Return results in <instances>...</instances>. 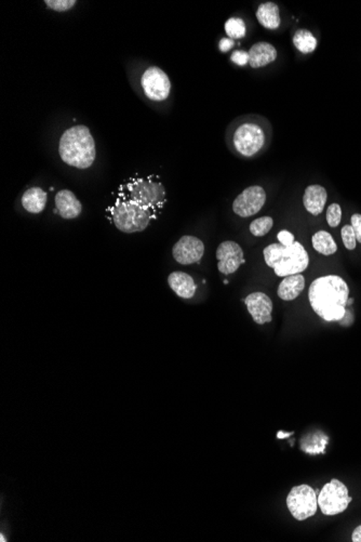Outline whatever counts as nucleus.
<instances>
[{"instance_id":"obj_1","label":"nucleus","mask_w":361,"mask_h":542,"mask_svg":"<svg viewBox=\"0 0 361 542\" xmlns=\"http://www.w3.org/2000/svg\"><path fill=\"white\" fill-rule=\"evenodd\" d=\"M309 298L319 317L326 321H340L346 314L350 288L340 276H323L311 283Z\"/></svg>"},{"instance_id":"obj_2","label":"nucleus","mask_w":361,"mask_h":542,"mask_svg":"<svg viewBox=\"0 0 361 542\" xmlns=\"http://www.w3.org/2000/svg\"><path fill=\"white\" fill-rule=\"evenodd\" d=\"M59 154L69 166L87 169L95 160V142L88 127L77 125L67 129L59 139Z\"/></svg>"},{"instance_id":"obj_3","label":"nucleus","mask_w":361,"mask_h":542,"mask_svg":"<svg viewBox=\"0 0 361 542\" xmlns=\"http://www.w3.org/2000/svg\"><path fill=\"white\" fill-rule=\"evenodd\" d=\"M117 197L136 202L157 218L166 204V190L160 181L148 178H131L119 186Z\"/></svg>"},{"instance_id":"obj_4","label":"nucleus","mask_w":361,"mask_h":542,"mask_svg":"<svg viewBox=\"0 0 361 542\" xmlns=\"http://www.w3.org/2000/svg\"><path fill=\"white\" fill-rule=\"evenodd\" d=\"M264 260L279 277L304 272L309 264V253L301 243L290 246L271 244L264 249Z\"/></svg>"},{"instance_id":"obj_5","label":"nucleus","mask_w":361,"mask_h":542,"mask_svg":"<svg viewBox=\"0 0 361 542\" xmlns=\"http://www.w3.org/2000/svg\"><path fill=\"white\" fill-rule=\"evenodd\" d=\"M111 220L119 231L131 234L142 232L156 216L150 210L130 200L117 197L112 207L108 208Z\"/></svg>"},{"instance_id":"obj_6","label":"nucleus","mask_w":361,"mask_h":542,"mask_svg":"<svg viewBox=\"0 0 361 542\" xmlns=\"http://www.w3.org/2000/svg\"><path fill=\"white\" fill-rule=\"evenodd\" d=\"M352 500L346 486L337 478H333L321 489L318 506L325 515H337L344 512Z\"/></svg>"},{"instance_id":"obj_7","label":"nucleus","mask_w":361,"mask_h":542,"mask_svg":"<svg viewBox=\"0 0 361 542\" xmlns=\"http://www.w3.org/2000/svg\"><path fill=\"white\" fill-rule=\"evenodd\" d=\"M287 506L295 520L305 521L316 514L318 497L311 486H295L288 495Z\"/></svg>"},{"instance_id":"obj_8","label":"nucleus","mask_w":361,"mask_h":542,"mask_svg":"<svg viewBox=\"0 0 361 542\" xmlns=\"http://www.w3.org/2000/svg\"><path fill=\"white\" fill-rule=\"evenodd\" d=\"M265 132L260 125L246 123L237 127L233 136V146L243 158H252L263 148Z\"/></svg>"},{"instance_id":"obj_9","label":"nucleus","mask_w":361,"mask_h":542,"mask_svg":"<svg viewBox=\"0 0 361 542\" xmlns=\"http://www.w3.org/2000/svg\"><path fill=\"white\" fill-rule=\"evenodd\" d=\"M141 85L146 97L156 102L166 100L171 91L169 77L157 67H150L143 73Z\"/></svg>"},{"instance_id":"obj_10","label":"nucleus","mask_w":361,"mask_h":542,"mask_svg":"<svg viewBox=\"0 0 361 542\" xmlns=\"http://www.w3.org/2000/svg\"><path fill=\"white\" fill-rule=\"evenodd\" d=\"M267 202V193L262 186H253L246 188L233 202V211L241 218L255 216Z\"/></svg>"},{"instance_id":"obj_11","label":"nucleus","mask_w":361,"mask_h":542,"mask_svg":"<svg viewBox=\"0 0 361 542\" xmlns=\"http://www.w3.org/2000/svg\"><path fill=\"white\" fill-rule=\"evenodd\" d=\"M204 245L195 236H183L176 242L172 249V256L178 263L188 265L197 263L204 257Z\"/></svg>"},{"instance_id":"obj_12","label":"nucleus","mask_w":361,"mask_h":542,"mask_svg":"<svg viewBox=\"0 0 361 542\" xmlns=\"http://www.w3.org/2000/svg\"><path fill=\"white\" fill-rule=\"evenodd\" d=\"M216 259L219 261L218 269L224 275L235 273L246 262L243 249L232 240H226L219 246L216 250Z\"/></svg>"},{"instance_id":"obj_13","label":"nucleus","mask_w":361,"mask_h":542,"mask_svg":"<svg viewBox=\"0 0 361 542\" xmlns=\"http://www.w3.org/2000/svg\"><path fill=\"white\" fill-rule=\"evenodd\" d=\"M245 303L255 323L259 325L271 323L273 319V303L269 296L263 293H253L246 298Z\"/></svg>"},{"instance_id":"obj_14","label":"nucleus","mask_w":361,"mask_h":542,"mask_svg":"<svg viewBox=\"0 0 361 542\" xmlns=\"http://www.w3.org/2000/svg\"><path fill=\"white\" fill-rule=\"evenodd\" d=\"M55 207L63 219H76L81 214L83 206L74 193L69 190H59L55 195Z\"/></svg>"},{"instance_id":"obj_15","label":"nucleus","mask_w":361,"mask_h":542,"mask_svg":"<svg viewBox=\"0 0 361 542\" xmlns=\"http://www.w3.org/2000/svg\"><path fill=\"white\" fill-rule=\"evenodd\" d=\"M277 59V50L271 43L261 41L252 46L249 51V64L252 69H260L273 63Z\"/></svg>"},{"instance_id":"obj_16","label":"nucleus","mask_w":361,"mask_h":542,"mask_svg":"<svg viewBox=\"0 0 361 542\" xmlns=\"http://www.w3.org/2000/svg\"><path fill=\"white\" fill-rule=\"evenodd\" d=\"M327 200H328V194L326 188L315 184V186H307L303 197V204L309 214L319 216L325 209Z\"/></svg>"},{"instance_id":"obj_17","label":"nucleus","mask_w":361,"mask_h":542,"mask_svg":"<svg viewBox=\"0 0 361 542\" xmlns=\"http://www.w3.org/2000/svg\"><path fill=\"white\" fill-rule=\"evenodd\" d=\"M168 284L172 291L180 298L183 299H190L195 295L196 286L195 281L192 279V276L188 275L184 272H174L168 277Z\"/></svg>"},{"instance_id":"obj_18","label":"nucleus","mask_w":361,"mask_h":542,"mask_svg":"<svg viewBox=\"0 0 361 542\" xmlns=\"http://www.w3.org/2000/svg\"><path fill=\"white\" fill-rule=\"evenodd\" d=\"M305 287V279L302 274L287 276L278 287V297L283 301H292L297 299Z\"/></svg>"},{"instance_id":"obj_19","label":"nucleus","mask_w":361,"mask_h":542,"mask_svg":"<svg viewBox=\"0 0 361 542\" xmlns=\"http://www.w3.org/2000/svg\"><path fill=\"white\" fill-rule=\"evenodd\" d=\"M47 193L41 188H31L22 196V204L24 209L29 214H41L47 204Z\"/></svg>"},{"instance_id":"obj_20","label":"nucleus","mask_w":361,"mask_h":542,"mask_svg":"<svg viewBox=\"0 0 361 542\" xmlns=\"http://www.w3.org/2000/svg\"><path fill=\"white\" fill-rule=\"evenodd\" d=\"M257 19L262 27L267 29H276L281 27V20L279 7L274 3H264L257 8Z\"/></svg>"},{"instance_id":"obj_21","label":"nucleus","mask_w":361,"mask_h":542,"mask_svg":"<svg viewBox=\"0 0 361 542\" xmlns=\"http://www.w3.org/2000/svg\"><path fill=\"white\" fill-rule=\"evenodd\" d=\"M313 246L315 250L323 256H331L337 252L338 246L335 244L332 235L326 231H319L313 236Z\"/></svg>"},{"instance_id":"obj_22","label":"nucleus","mask_w":361,"mask_h":542,"mask_svg":"<svg viewBox=\"0 0 361 542\" xmlns=\"http://www.w3.org/2000/svg\"><path fill=\"white\" fill-rule=\"evenodd\" d=\"M293 43L299 53L309 55L314 53L317 47V39L311 32L307 29H297L293 36Z\"/></svg>"},{"instance_id":"obj_23","label":"nucleus","mask_w":361,"mask_h":542,"mask_svg":"<svg viewBox=\"0 0 361 542\" xmlns=\"http://www.w3.org/2000/svg\"><path fill=\"white\" fill-rule=\"evenodd\" d=\"M225 33L231 39H243L247 33L245 22L238 18H232L225 23Z\"/></svg>"},{"instance_id":"obj_24","label":"nucleus","mask_w":361,"mask_h":542,"mask_svg":"<svg viewBox=\"0 0 361 542\" xmlns=\"http://www.w3.org/2000/svg\"><path fill=\"white\" fill-rule=\"evenodd\" d=\"M274 220L271 216H262L259 219H255V221L250 224V232L252 235L257 236V237H262V236L267 235L271 228H273Z\"/></svg>"},{"instance_id":"obj_25","label":"nucleus","mask_w":361,"mask_h":542,"mask_svg":"<svg viewBox=\"0 0 361 542\" xmlns=\"http://www.w3.org/2000/svg\"><path fill=\"white\" fill-rule=\"evenodd\" d=\"M342 220V209L339 204H331L327 209V221L331 228H337Z\"/></svg>"},{"instance_id":"obj_26","label":"nucleus","mask_w":361,"mask_h":542,"mask_svg":"<svg viewBox=\"0 0 361 542\" xmlns=\"http://www.w3.org/2000/svg\"><path fill=\"white\" fill-rule=\"evenodd\" d=\"M45 6L57 12L69 11L76 5L75 0H45Z\"/></svg>"},{"instance_id":"obj_27","label":"nucleus","mask_w":361,"mask_h":542,"mask_svg":"<svg viewBox=\"0 0 361 542\" xmlns=\"http://www.w3.org/2000/svg\"><path fill=\"white\" fill-rule=\"evenodd\" d=\"M343 243H344L345 247L348 250H354L356 248V236H355L354 230H353L352 225L343 226L342 231Z\"/></svg>"},{"instance_id":"obj_28","label":"nucleus","mask_w":361,"mask_h":542,"mask_svg":"<svg viewBox=\"0 0 361 542\" xmlns=\"http://www.w3.org/2000/svg\"><path fill=\"white\" fill-rule=\"evenodd\" d=\"M232 61L239 67H245L249 63V53L243 50H236L232 53Z\"/></svg>"},{"instance_id":"obj_29","label":"nucleus","mask_w":361,"mask_h":542,"mask_svg":"<svg viewBox=\"0 0 361 542\" xmlns=\"http://www.w3.org/2000/svg\"><path fill=\"white\" fill-rule=\"evenodd\" d=\"M351 221H352L353 230H354L357 242L361 244V214H353Z\"/></svg>"},{"instance_id":"obj_30","label":"nucleus","mask_w":361,"mask_h":542,"mask_svg":"<svg viewBox=\"0 0 361 542\" xmlns=\"http://www.w3.org/2000/svg\"><path fill=\"white\" fill-rule=\"evenodd\" d=\"M277 237H278L279 243L281 245L290 246L295 244V235L289 231H285V230L279 232Z\"/></svg>"},{"instance_id":"obj_31","label":"nucleus","mask_w":361,"mask_h":542,"mask_svg":"<svg viewBox=\"0 0 361 542\" xmlns=\"http://www.w3.org/2000/svg\"><path fill=\"white\" fill-rule=\"evenodd\" d=\"M234 45H235V43H234L233 39H221L219 43L220 50H221L222 53H227V51L231 50L232 48L234 47Z\"/></svg>"},{"instance_id":"obj_32","label":"nucleus","mask_w":361,"mask_h":542,"mask_svg":"<svg viewBox=\"0 0 361 542\" xmlns=\"http://www.w3.org/2000/svg\"><path fill=\"white\" fill-rule=\"evenodd\" d=\"M352 541L361 542V525H359L358 527L353 531Z\"/></svg>"},{"instance_id":"obj_33","label":"nucleus","mask_w":361,"mask_h":542,"mask_svg":"<svg viewBox=\"0 0 361 542\" xmlns=\"http://www.w3.org/2000/svg\"><path fill=\"white\" fill-rule=\"evenodd\" d=\"M292 436V433L279 432L278 436H278V438H288V436Z\"/></svg>"},{"instance_id":"obj_34","label":"nucleus","mask_w":361,"mask_h":542,"mask_svg":"<svg viewBox=\"0 0 361 542\" xmlns=\"http://www.w3.org/2000/svg\"><path fill=\"white\" fill-rule=\"evenodd\" d=\"M0 541L5 542V541H7V540L5 539V537H3V536H0Z\"/></svg>"}]
</instances>
